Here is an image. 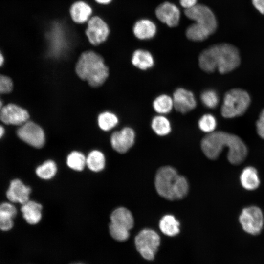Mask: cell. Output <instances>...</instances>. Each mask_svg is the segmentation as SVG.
I'll use <instances>...</instances> for the list:
<instances>
[{"label":"cell","mask_w":264,"mask_h":264,"mask_svg":"<svg viewBox=\"0 0 264 264\" xmlns=\"http://www.w3.org/2000/svg\"><path fill=\"white\" fill-rule=\"evenodd\" d=\"M5 133V130L3 127L0 125V139L3 136Z\"/></svg>","instance_id":"ab89813d"},{"label":"cell","mask_w":264,"mask_h":264,"mask_svg":"<svg viewBox=\"0 0 264 264\" xmlns=\"http://www.w3.org/2000/svg\"><path fill=\"white\" fill-rule=\"evenodd\" d=\"M254 7L261 14L264 15V0H251Z\"/></svg>","instance_id":"8d00e7d4"},{"label":"cell","mask_w":264,"mask_h":264,"mask_svg":"<svg viewBox=\"0 0 264 264\" xmlns=\"http://www.w3.org/2000/svg\"><path fill=\"white\" fill-rule=\"evenodd\" d=\"M2 107H3L2 102L0 99V110L2 108Z\"/></svg>","instance_id":"b9f144b4"},{"label":"cell","mask_w":264,"mask_h":264,"mask_svg":"<svg viewBox=\"0 0 264 264\" xmlns=\"http://www.w3.org/2000/svg\"><path fill=\"white\" fill-rule=\"evenodd\" d=\"M158 234L153 230L145 229L135 237L136 248L141 255L147 260H152L160 244Z\"/></svg>","instance_id":"8992f818"},{"label":"cell","mask_w":264,"mask_h":264,"mask_svg":"<svg viewBox=\"0 0 264 264\" xmlns=\"http://www.w3.org/2000/svg\"><path fill=\"white\" fill-rule=\"evenodd\" d=\"M134 36L140 40L153 38L156 33V26L151 20L143 19L137 21L132 29Z\"/></svg>","instance_id":"e0dca14e"},{"label":"cell","mask_w":264,"mask_h":264,"mask_svg":"<svg viewBox=\"0 0 264 264\" xmlns=\"http://www.w3.org/2000/svg\"><path fill=\"white\" fill-rule=\"evenodd\" d=\"M31 189L24 185L19 179L12 180L6 192L8 200L13 203L18 202L22 204L28 201Z\"/></svg>","instance_id":"9a60e30c"},{"label":"cell","mask_w":264,"mask_h":264,"mask_svg":"<svg viewBox=\"0 0 264 264\" xmlns=\"http://www.w3.org/2000/svg\"><path fill=\"white\" fill-rule=\"evenodd\" d=\"M92 13L91 7L83 1L74 2L69 8L70 16L72 20L78 24L84 23L88 21Z\"/></svg>","instance_id":"2e32d148"},{"label":"cell","mask_w":264,"mask_h":264,"mask_svg":"<svg viewBox=\"0 0 264 264\" xmlns=\"http://www.w3.org/2000/svg\"><path fill=\"white\" fill-rule=\"evenodd\" d=\"M16 214L17 209L12 203L0 204V230L3 231L11 230L14 225L13 220Z\"/></svg>","instance_id":"ac0fdd59"},{"label":"cell","mask_w":264,"mask_h":264,"mask_svg":"<svg viewBox=\"0 0 264 264\" xmlns=\"http://www.w3.org/2000/svg\"><path fill=\"white\" fill-rule=\"evenodd\" d=\"M189 190L188 183L183 176L179 175L174 190L175 199H180L186 197Z\"/></svg>","instance_id":"d6a6232c"},{"label":"cell","mask_w":264,"mask_h":264,"mask_svg":"<svg viewBox=\"0 0 264 264\" xmlns=\"http://www.w3.org/2000/svg\"><path fill=\"white\" fill-rule=\"evenodd\" d=\"M132 62L133 65L138 68L146 70L154 66V59L149 51L143 49H137L132 54Z\"/></svg>","instance_id":"7402d4cb"},{"label":"cell","mask_w":264,"mask_h":264,"mask_svg":"<svg viewBox=\"0 0 264 264\" xmlns=\"http://www.w3.org/2000/svg\"><path fill=\"white\" fill-rule=\"evenodd\" d=\"M153 107L154 110L160 114L168 113L174 107L173 98L166 94L160 95L154 100Z\"/></svg>","instance_id":"d4e9b609"},{"label":"cell","mask_w":264,"mask_h":264,"mask_svg":"<svg viewBox=\"0 0 264 264\" xmlns=\"http://www.w3.org/2000/svg\"><path fill=\"white\" fill-rule=\"evenodd\" d=\"M76 72L81 79L93 87L102 85L109 75L108 68L103 58L92 51L81 55L76 66Z\"/></svg>","instance_id":"3957f363"},{"label":"cell","mask_w":264,"mask_h":264,"mask_svg":"<svg viewBox=\"0 0 264 264\" xmlns=\"http://www.w3.org/2000/svg\"><path fill=\"white\" fill-rule=\"evenodd\" d=\"M202 104L210 109L215 108L219 102V97L216 91L207 89L203 91L200 95Z\"/></svg>","instance_id":"1f68e13d"},{"label":"cell","mask_w":264,"mask_h":264,"mask_svg":"<svg viewBox=\"0 0 264 264\" xmlns=\"http://www.w3.org/2000/svg\"><path fill=\"white\" fill-rule=\"evenodd\" d=\"M27 111L14 104H8L0 110V120L5 124L21 126L28 121Z\"/></svg>","instance_id":"8fae6325"},{"label":"cell","mask_w":264,"mask_h":264,"mask_svg":"<svg viewBox=\"0 0 264 264\" xmlns=\"http://www.w3.org/2000/svg\"><path fill=\"white\" fill-rule=\"evenodd\" d=\"M110 233L115 240L123 242L127 240L130 235L129 230L110 223L109 225Z\"/></svg>","instance_id":"836d02e7"},{"label":"cell","mask_w":264,"mask_h":264,"mask_svg":"<svg viewBox=\"0 0 264 264\" xmlns=\"http://www.w3.org/2000/svg\"><path fill=\"white\" fill-rule=\"evenodd\" d=\"M118 122L117 116L110 112L101 113L98 117V123L100 128L105 131H109L116 126Z\"/></svg>","instance_id":"f546056e"},{"label":"cell","mask_w":264,"mask_h":264,"mask_svg":"<svg viewBox=\"0 0 264 264\" xmlns=\"http://www.w3.org/2000/svg\"><path fill=\"white\" fill-rule=\"evenodd\" d=\"M184 14L189 19L206 28L212 34L216 31L218 26L217 20L213 12L208 6L197 4L192 8L185 9Z\"/></svg>","instance_id":"52a82bcc"},{"label":"cell","mask_w":264,"mask_h":264,"mask_svg":"<svg viewBox=\"0 0 264 264\" xmlns=\"http://www.w3.org/2000/svg\"><path fill=\"white\" fill-rule=\"evenodd\" d=\"M151 126L155 133L160 136L168 134L171 130L169 120L162 115H157L153 118Z\"/></svg>","instance_id":"4316f807"},{"label":"cell","mask_w":264,"mask_h":264,"mask_svg":"<svg viewBox=\"0 0 264 264\" xmlns=\"http://www.w3.org/2000/svg\"><path fill=\"white\" fill-rule=\"evenodd\" d=\"M250 102V97L246 91L240 88L232 89L224 95L221 115L227 118L241 116L246 111Z\"/></svg>","instance_id":"277c9868"},{"label":"cell","mask_w":264,"mask_h":264,"mask_svg":"<svg viewBox=\"0 0 264 264\" xmlns=\"http://www.w3.org/2000/svg\"><path fill=\"white\" fill-rule=\"evenodd\" d=\"M112 0H95L99 4H108L111 2Z\"/></svg>","instance_id":"f35d334b"},{"label":"cell","mask_w":264,"mask_h":264,"mask_svg":"<svg viewBox=\"0 0 264 264\" xmlns=\"http://www.w3.org/2000/svg\"><path fill=\"white\" fill-rule=\"evenodd\" d=\"M155 15L162 22L169 27H173L178 24L180 11L175 4L166 1L160 4L156 8Z\"/></svg>","instance_id":"4fadbf2b"},{"label":"cell","mask_w":264,"mask_h":264,"mask_svg":"<svg viewBox=\"0 0 264 264\" xmlns=\"http://www.w3.org/2000/svg\"><path fill=\"white\" fill-rule=\"evenodd\" d=\"M18 137L29 145L40 148L45 143V135L43 130L37 124L27 121L21 125L17 131Z\"/></svg>","instance_id":"9c48e42d"},{"label":"cell","mask_w":264,"mask_h":264,"mask_svg":"<svg viewBox=\"0 0 264 264\" xmlns=\"http://www.w3.org/2000/svg\"><path fill=\"white\" fill-rule=\"evenodd\" d=\"M256 129L259 135L264 139V109L261 111L257 121Z\"/></svg>","instance_id":"d590c367"},{"label":"cell","mask_w":264,"mask_h":264,"mask_svg":"<svg viewBox=\"0 0 264 264\" xmlns=\"http://www.w3.org/2000/svg\"><path fill=\"white\" fill-rule=\"evenodd\" d=\"M178 176L176 171L171 166L160 168L155 175L154 180L158 194L166 199L175 200L174 190Z\"/></svg>","instance_id":"5b68a950"},{"label":"cell","mask_w":264,"mask_h":264,"mask_svg":"<svg viewBox=\"0 0 264 264\" xmlns=\"http://www.w3.org/2000/svg\"><path fill=\"white\" fill-rule=\"evenodd\" d=\"M201 147L205 155L210 159L218 157L224 148L228 149L227 158L232 164L242 163L247 154V148L238 136L223 131L208 133L201 140Z\"/></svg>","instance_id":"6da1fadb"},{"label":"cell","mask_w":264,"mask_h":264,"mask_svg":"<svg viewBox=\"0 0 264 264\" xmlns=\"http://www.w3.org/2000/svg\"><path fill=\"white\" fill-rule=\"evenodd\" d=\"M13 82L9 77L0 74V94L10 92L13 89Z\"/></svg>","instance_id":"e575fe53"},{"label":"cell","mask_w":264,"mask_h":264,"mask_svg":"<svg viewBox=\"0 0 264 264\" xmlns=\"http://www.w3.org/2000/svg\"><path fill=\"white\" fill-rule=\"evenodd\" d=\"M198 0H179L180 4L185 9L192 8L197 4Z\"/></svg>","instance_id":"74e56055"},{"label":"cell","mask_w":264,"mask_h":264,"mask_svg":"<svg viewBox=\"0 0 264 264\" xmlns=\"http://www.w3.org/2000/svg\"><path fill=\"white\" fill-rule=\"evenodd\" d=\"M110 29L107 23L100 17L94 16L88 21L85 34L90 43L98 45L108 38Z\"/></svg>","instance_id":"30bf717a"},{"label":"cell","mask_w":264,"mask_h":264,"mask_svg":"<svg viewBox=\"0 0 264 264\" xmlns=\"http://www.w3.org/2000/svg\"><path fill=\"white\" fill-rule=\"evenodd\" d=\"M173 100L176 110L182 113L190 111L197 106L194 94L183 88H178L175 91Z\"/></svg>","instance_id":"5bb4252c"},{"label":"cell","mask_w":264,"mask_h":264,"mask_svg":"<svg viewBox=\"0 0 264 264\" xmlns=\"http://www.w3.org/2000/svg\"><path fill=\"white\" fill-rule=\"evenodd\" d=\"M105 164V156L103 153L99 151H92L86 158V165L92 171H101L104 169Z\"/></svg>","instance_id":"484cf974"},{"label":"cell","mask_w":264,"mask_h":264,"mask_svg":"<svg viewBox=\"0 0 264 264\" xmlns=\"http://www.w3.org/2000/svg\"><path fill=\"white\" fill-rule=\"evenodd\" d=\"M134 140L135 132L129 127L114 132L110 138L113 149L121 154L127 152L133 146Z\"/></svg>","instance_id":"7c38bea8"},{"label":"cell","mask_w":264,"mask_h":264,"mask_svg":"<svg viewBox=\"0 0 264 264\" xmlns=\"http://www.w3.org/2000/svg\"><path fill=\"white\" fill-rule=\"evenodd\" d=\"M42 205L34 201L28 200L22 204L21 211L26 222L32 225L38 223L42 218Z\"/></svg>","instance_id":"ffe728a7"},{"label":"cell","mask_w":264,"mask_h":264,"mask_svg":"<svg viewBox=\"0 0 264 264\" xmlns=\"http://www.w3.org/2000/svg\"><path fill=\"white\" fill-rule=\"evenodd\" d=\"M243 230L253 235L259 234L264 225V217L261 210L256 206L244 208L239 217Z\"/></svg>","instance_id":"ba28073f"},{"label":"cell","mask_w":264,"mask_h":264,"mask_svg":"<svg viewBox=\"0 0 264 264\" xmlns=\"http://www.w3.org/2000/svg\"><path fill=\"white\" fill-rule=\"evenodd\" d=\"M66 163L70 168L76 171H81L86 165V158L81 153L74 151L68 155Z\"/></svg>","instance_id":"f1b7e54d"},{"label":"cell","mask_w":264,"mask_h":264,"mask_svg":"<svg viewBox=\"0 0 264 264\" xmlns=\"http://www.w3.org/2000/svg\"><path fill=\"white\" fill-rule=\"evenodd\" d=\"M199 65L205 72H213L216 69L221 73H228L240 64L239 50L227 43L213 45L204 50L198 58Z\"/></svg>","instance_id":"7a4b0ae2"},{"label":"cell","mask_w":264,"mask_h":264,"mask_svg":"<svg viewBox=\"0 0 264 264\" xmlns=\"http://www.w3.org/2000/svg\"></svg>","instance_id":"7bdbcfd3"},{"label":"cell","mask_w":264,"mask_h":264,"mask_svg":"<svg viewBox=\"0 0 264 264\" xmlns=\"http://www.w3.org/2000/svg\"><path fill=\"white\" fill-rule=\"evenodd\" d=\"M242 186L248 190H253L258 188L260 180L257 170L252 167L245 168L240 176Z\"/></svg>","instance_id":"44dd1931"},{"label":"cell","mask_w":264,"mask_h":264,"mask_svg":"<svg viewBox=\"0 0 264 264\" xmlns=\"http://www.w3.org/2000/svg\"><path fill=\"white\" fill-rule=\"evenodd\" d=\"M4 57L1 53V51H0V67L2 66L3 63H4Z\"/></svg>","instance_id":"60d3db41"},{"label":"cell","mask_w":264,"mask_h":264,"mask_svg":"<svg viewBox=\"0 0 264 264\" xmlns=\"http://www.w3.org/2000/svg\"><path fill=\"white\" fill-rule=\"evenodd\" d=\"M198 125L202 131L209 133L213 132L216 129L217 121L213 115L205 114L199 119Z\"/></svg>","instance_id":"4dcf8cb0"},{"label":"cell","mask_w":264,"mask_h":264,"mask_svg":"<svg viewBox=\"0 0 264 264\" xmlns=\"http://www.w3.org/2000/svg\"><path fill=\"white\" fill-rule=\"evenodd\" d=\"M212 34L206 28L194 22L186 30L188 39L193 41H202Z\"/></svg>","instance_id":"cb8c5ba5"},{"label":"cell","mask_w":264,"mask_h":264,"mask_svg":"<svg viewBox=\"0 0 264 264\" xmlns=\"http://www.w3.org/2000/svg\"><path fill=\"white\" fill-rule=\"evenodd\" d=\"M56 172V165L53 161L50 160L44 162L38 166L36 170L37 175L44 179L51 178L54 176Z\"/></svg>","instance_id":"83f0119b"},{"label":"cell","mask_w":264,"mask_h":264,"mask_svg":"<svg viewBox=\"0 0 264 264\" xmlns=\"http://www.w3.org/2000/svg\"><path fill=\"white\" fill-rule=\"evenodd\" d=\"M110 223L130 230L134 224L131 212L125 207H119L114 210L110 215Z\"/></svg>","instance_id":"d6986e66"},{"label":"cell","mask_w":264,"mask_h":264,"mask_svg":"<svg viewBox=\"0 0 264 264\" xmlns=\"http://www.w3.org/2000/svg\"><path fill=\"white\" fill-rule=\"evenodd\" d=\"M179 223L171 215L163 216L159 222V228L164 234L174 236L179 232Z\"/></svg>","instance_id":"603a6c76"}]
</instances>
